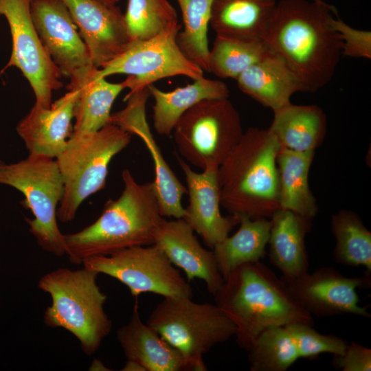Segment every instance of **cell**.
I'll return each mask as SVG.
<instances>
[{
  "label": "cell",
  "mask_w": 371,
  "mask_h": 371,
  "mask_svg": "<svg viewBox=\"0 0 371 371\" xmlns=\"http://www.w3.org/2000/svg\"><path fill=\"white\" fill-rule=\"evenodd\" d=\"M336 13L323 0H281L262 37L304 91H318L335 73L342 55V43L332 24Z\"/></svg>",
  "instance_id": "obj_1"
},
{
  "label": "cell",
  "mask_w": 371,
  "mask_h": 371,
  "mask_svg": "<svg viewBox=\"0 0 371 371\" xmlns=\"http://www.w3.org/2000/svg\"><path fill=\"white\" fill-rule=\"evenodd\" d=\"M214 297L215 304L236 326L237 344L247 352L270 327L315 323L282 280L260 261L236 268Z\"/></svg>",
  "instance_id": "obj_2"
},
{
  "label": "cell",
  "mask_w": 371,
  "mask_h": 371,
  "mask_svg": "<svg viewBox=\"0 0 371 371\" xmlns=\"http://www.w3.org/2000/svg\"><path fill=\"white\" fill-rule=\"evenodd\" d=\"M122 177V194L106 203L93 223L78 232L63 234L65 254L73 264H82L91 256L154 243L164 218L153 182L139 183L127 169L123 170Z\"/></svg>",
  "instance_id": "obj_3"
},
{
  "label": "cell",
  "mask_w": 371,
  "mask_h": 371,
  "mask_svg": "<svg viewBox=\"0 0 371 371\" xmlns=\"http://www.w3.org/2000/svg\"><path fill=\"white\" fill-rule=\"evenodd\" d=\"M280 148L269 128L251 127L243 133L217 170L221 205L230 214L270 218L280 209Z\"/></svg>",
  "instance_id": "obj_4"
},
{
  "label": "cell",
  "mask_w": 371,
  "mask_h": 371,
  "mask_svg": "<svg viewBox=\"0 0 371 371\" xmlns=\"http://www.w3.org/2000/svg\"><path fill=\"white\" fill-rule=\"evenodd\" d=\"M98 275L84 267L59 268L43 276L38 284L52 299L44 314L45 325L70 332L88 356L98 350L112 326L104 308L106 295L97 284Z\"/></svg>",
  "instance_id": "obj_5"
},
{
  "label": "cell",
  "mask_w": 371,
  "mask_h": 371,
  "mask_svg": "<svg viewBox=\"0 0 371 371\" xmlns=\"http://www.w3.org/2000/svg\"><path fill=\"white\" fill-rule=\"evenodd\" d=\"M131 135L111 122L94 133L71 134L55 159L64 186L58 220L73 221L82 202L104 189L111 161L129 144Z\"/></svg>",
  "instance_id": "obj_6"
},
{
  "label": "cell",
  "mask_w": 371,
  "mask_h": 371,
  "mask_svg": "<svg viewBox=\"0 0 371 371\" xmlns=\"http://www.w3.org/2000/svg\"><path fill=\"white\" fill-rule=\"evenodd\" d=\"M146 324L179 350L194 371H206L203 355L234 336L236 330L216 304L197 303L188 297H164Z\"/></svg>",
  "instance_id": "obj_7"
},
{
  "label": "cell",
  "mask_w": 371,
  "mask_h": 371,
  "mask_svg": "<svg viewBox=\"0 0 371 371\" xmlns=\"http://www.w3.org/2000/svg\"><path fill=\"white\" fill-rule=\"evenodd\" d=\"M0 184L10 186L25 196L33 219L26 218L38 245L57 256L65 254L63 234L57 223V208L64 192L63 181L54 159L36 155L16 163L0 159Z\"/></svg>",
  "instance_id": "obj_8"
},
{
  "label": "cell",
  "mask_w": 371,
  "mask_h": 371,
  "mask_svg": "<svg viewBox=\"0 0 371 371\" xmlns=\"http://www.w3.org/2000/svg\"><path fill=\"white\" fill-rule=\"evenodd\" d=\"M240 115L226 98L205 100L187 111L173 129L180 155L202 170L217 168L243 134Z\"/></svg>",
  "instance_id": "obj_9"
},
{
  "label": "cell",
  "mask_w": 371,
  "mask_h": 371,
  "mask_svg": "<svg viewBox=\"0 0 371 371\" xmlns=\"http://www.w3.org/2000/svg\"><path fill=\"white\" fill-rule=\"evenodd\" d=\"M83 267L111 276L135 297L153 293L164 297H192V289L155 244L124 248L85 258Z\"/></svg>",
  "instance_id": "obj_10"
},
{
  "label": "cell",
  "mask_w": 371,
  "mask_h": 371,
  "mask_svg": "<svg viewBox=\"0 0 371 371\" xmlns=\"http://www.w3.org/2000/svg\"><path fill=\"white\" fill-rule=\"evenodd\" d=\"M181 28L179 24L153 38L131 42L122 54L99 69L100 76L126 74L122 83L130 92L167 77L184 76L193 80L203 77V71L188 59L177 45Z\"/></svg>",
  "instance_id": "obj_11"
},
{
  "label": "cell",
  "mask_w": 371,
  "mask_h": 371,
  "mask_svg": "<svg viewBox=\"0 0 371 371\" xmlns=\"http://www.w3.org/2000/svg\"><path fill=\"white\" fill-rule=\"evenodd\" d=\"M32 0H0V15L9 25L12 36L10 60L0 74L11 67L21 70L34 91L37 106L49 108L53 91L63 87V76L45 50L34 27Z\"/></svg>",
  "instance_id": "obj_12"
},
{
  "label": "cell",
  "mask_w": 371,
  "mask_h": 371,
  "mask_svg": "<svg viewBox=\"0 0 371 371\" xmlns=\"http://www.w3.org/2000/svg\"><path fill=\"white\" fill-rule=\"evenodd\" d=\"M299 304L313 317L352 314L370 317L359 304L358 288L371 284L370 273L348 278L333 267H324L293 279L280 278Z\"/></svg>",
  "instance_id": "obj_13"
},
{
  "label": "cell",
  "mask_w": 371,
  "mask_h": 371,
  "mask_svg": "<svg viewBox=\"0 0 371 371\" xmlns=\"http://www.w3.org/2000/svg\"><path fill=\"white\" fill-rule=\"evenodd\" d=\"M30 12L42 44L62 75L71 79L93 66L88 49L63 0H32Z\"/></svg>",
  "instance_id": "obj_14"
},
{
  "label": "cell",
  "mask_w": 371,
  "mask_h": 371,
  "mask_svg": "<svg viewBox=\"0 0 371 371\" xmlns=\"http://www.w3.org/2000/svg\"><path fill=\"white\" fill-rule=\"evenodd\" d=\"M148 87L129 92L125 98L126 106L111 114V122L131 135L139 137L148 150L154 163L153 181L161 214L164 217L183 218L186 209L182 205L183 194L188 192L164 159L146 120V106L150 96Z\"/></svg>",
  "instance_id": "obj_15"
},
{
  "label": "cell",
  "mask_w": 371,
  "mask_h": 371,
  "mask_svg": "<svg viewBox=\"0 0 371 371\" xmlns=\"http://www.w3.org/2000/svg\"><path fill=\"white\" fill-rule=\"evenodd\" d=\"M85 43L93 67L101 69L130 44L124 14L100 0H63Z\"/></svg>",
  "instance_id": "obj_16"
},
{
  "label": "cell",
  "mask_w": 371,
  "mask_h": 371,
  "mask_svg": "<svg viewBox=\"0 0 371 371\" xmlns=\"http://www.w3.org/2000/svg\"><path fill=\"white\" fill-rule=\"evenodd\" d=\"M177 159L186 178L189 204L183 219L209 247H214L239 224L234 215L224 216L220 211V192L217 168H207L196 172L178 155Z\"/></svg>",
  "instance_id": "obj_17"
},
{
  "label": "cell",
  "mask_w": 371,
  "mask_h": 371,
  "mask_svg": "<svg viewBox=\"0 0 371 371\" xmlns=\"http://www.w3.org/2000/svg\"><path fill=\"white\" fill-rule=\"evenodd\" d=\"M194 232L183 218H164L155 233L153 244L161 248L172 265L184 271L188 281L202 280L207 291L214 295L224 280L213 251L203 247Z\"/></svg>",
  "instance_id": "obj_18"
},
{
  "label": "cell",
  "mask_w": 371,
  "mask_h": 371,
  "mask_svg": "<svg viewBox=\"0 0 371 371\" xmlns=\"http://www.w3.org/2000/svg\"><path fill=\"white\" fill-rule=\"evenodd\" d=\"M78 95L76 89H70L49 108L34 104L19 122L16 131L30 155L56 159L64 150L73 133L71 120Z\"/></svg>",
  "instance_id": "obj_19"
},
{
  "label": "cell",
  "mask_w": 371,
  "mask_h": 371,
  "mask_svg": "<svg viewBox=\"0 0 371 371\" xmlns=\"http://www.w3.org/2000/svg\"><path fill=\"white\" fill-rule=\"evenodd\" d=\"M117 339L127 360L146 371H194L179 350L141 320L136 308L130 321L117 330Z\"/></svg>",
  "instance_id": "obj_20"
},
{
  "label": "cell",
  "mask_w": 371,
  "mask_h": 371,
  "mask_svg": "<svg viewBox=\"0 0 371 371\" xmlns=\"http://www.w3.org/2000/svg\"><path fill=\"white\" fill-rule=\"evenodd\" d=\"M270 221L268 244L271 263L281 271L284 279L307 273L309 262L304 238L311 220L290 210L279 209Z\"/></svg>",
  "instance_id": "obj_21"
},
{
  "label": "cell",
  "mask_w": 371,
  "mask_h": 371,
  "mask_svg": "<svg viewBox=\"0 0 371 371\" xmlns=\"http://www.w3.org/2000/svg\"><path fill=\"white\" fill-rule=\"evenodd\" d=\"M105 78L100 76L99 69L93 66L70 79L68 89L78 91L72 133H94L111 122L112 105L125 87L122 82L111 83Z\"/></svg>",
  "instance_id": "obj_22"
},
{
  "label": "cell",
  "mask_w": 371,
  "mask_h": 371,
  "mask_svg": "<svg viewBox=\"0 0 371 371\" xmlns=\"http://www.w3.org/2000/svg\"><path fill=\"white\" fill-rule=\"evenodd\" d=\"M236 80L241 91L273 111L290 104L295 93L304 91L292 71L271 51Z\"/></svg>",
  "instance_id": "obj_23"
},
{
  "label": "cell",
  "mask_w": 371,
  "mask_h": 371,
  "mask_svg": "<svg viewBox=\"0 0 371 371\" xmlns=\"http://www.w3.org/2000/svg\"><path fill=\"white\" fill-rule=\"evenodd\" d=\"M277 0H213L210 25L216 35L262 41Z\"/></svg>",
  "instance_id": "obj_24"
},
{
  "label": "cell",
  "mask_w": 371,
  "mask_h": 371,
  "mask_svg": "<svg viewBox=\"0 0 371 371\" xmlns=\"http://www.w3.org/2000/svg\"><path fill=\"white\" fill-rule=\"evenodd\" d=\"M148 89L155 100L153 106L154 127L161 135H170L181 117L199 102L226 98L229 94L223 82L204 77L171 91H164L153 85L148 86Z\"/></svg>",
  "instance_id": "obj_25"
},
{
  "label": "cell",
  "mask_w": 371,
  "mask_h": 371,
  "mask_svg": "<svg viewBox=\"0 0 371 371\" xmlns=\"http://www.w3.org/2000/svg\"><path fill=\"white\" fill-rule=\"evenodd\" d=\"M326 125L325 114L319 106L290 103L273 111L269 130L282 148L315 151L324 137Z\"/></svg>",
  "instance_id": "obj_26"
},
{
  "label": "cell",
  "mask_w": 371,
  "mask_h": 371,
  "mask_svg": "<svg viewBox=\"0 0 371 371\" xmlns=\"http://www.w3.org/2000/svg\"><path fill=\"white\" fill-rule=\"evenodd\" d=\"M315 151L298 152L281 147L277 155L280 209L312 220L317 212L310 190L308 172Z\"/></svg>",
  "instance_id": "obj_27"
},
{
  "label": "cell",
  "mask_w": 371,
  "mask_h": 371,
  "mask_svg": "<svg viewBox=\"0 0 371 371\" xmlns=\"http://www.w3.org/2000/svg\"><path fill=\"white\" fill-rule=\"evenodd\" d=\"M240 227L231 236L217 243L213 249L218 270L223 278L238 267L259 262L266 255L271 221L261 218L251 219L240 216Z\"/></svg>",
  "instance_id": "obj_28"
},
{
  "label": "cell",
  "mask_w": 371,
  "mask_h": 371,
  "mask_svg": "<svg viewBox=\"0 0 371 371\" xmlns=\"http://www.w3.org/2000/svg\"><path fill=\"white\" fill-rule=\"evenodd\" d=\"M181 11L183 25L177 43L185 56L209 72L207 31L213 0H177Z\"/></svg>",
  "instance_id": "obj_29"
},
{
  "label": "cell",
  "mask_w": 371,
  "mask_h": 371,
  "mask_svg": "<svg viewBox=\"0 0 371 371\" xmlns=\"http://www.w3.org/2000/svg\"><path fill=\"white\" fill-rule=\"evenodd\" d=\"M331 229L336 240L333 255L340 265L363 266L371 271V233L359 216L350 211L334 215Z\"/></svg>",
  "instance_id": "obj_30"
},
{
  "label": "cell",
  "mask_w": 371,
  "mask_h": 371,
  "mask_svg": "<svg viewBox=\"0 0 371 371\" xmlns=\"http://www.w3.org/2000/svg\"><path fill=\"white\" fill-rule=\"evenodd\" d=\"M270 52L262 41H245L216 35L208 56L209 72L236 78Z\"/></svg>",
  "instance_id": "obj_31"
},
{
  "label": "cell",
  "mask_w": 371,
  "mask_h": 371,
  "mask_svg": "<svg viewBox=\"0 0 371 371\" xmlns=\"http://www.w3.org/2000/svg\"><path fill=\"white\" fill-rule=\"evenodd\" d=\"M247 352L251 371H286L300 358L286 325L265 330Z\"/></svg>",
  "instance_id": "obj_32"
},
{
  "label": "cell",
  "mask_w": 371,
  "mask_h": 371,
  "mask_svg": "<svg viewBox=\"0 0 371 371\" xmlns=\"http://www.w3.org/2000/svg\"><path fill=\"white\" fill-rule=\"evenodd\" d=\"M124 16L131 42L153 38L179 24L168 0H128Z\"/></svg>",
  "instance_id": "obj_33"
},
{
  "label": "cell",
  "mask_w": 371,
  "mask_h": 371,
  "mask_svg": "<svg viewBox=\"0 0 371 371\" xmlns=\"http://www.w3.org/2000/svg\"><path fill=\"white\" fill-rule=\"evenodd\" d=\"M297 346L300 358L315 357L322 353L341 355L348 342L336 335L322 334L313 326L295 322L286 325Z\"/></svg>",
  "instance_id": "obj_34"
},
{
  "label": "cell",
  "mask_w": 371,
  "mask_h": 371,
  "mask_svg": "<svg viewBox=\"0 0 371 371\" xmlns=\"http://www.w3.org/2000/svg\"><path fill=\"white\" fill-rule=\"evenodd\" d=\"M332 24L342 43L341 54L351 58H371V32L353 28L334 17Z\"/></svg>",
  "instance_id": "obj_35"
},
{
  "label": "cell",
  "mask_w": 371,
  "mask_h": 371,
  "mask_svg": "<svg viewBox=\"0 0 371 371\" xmlns=\"http://www.w3.org/2000/svg\"><path fill=\"white\" fill-rule=\"evenodd\" d=\"M332 364L342 371H370L371 350L352 341L343 354L333 355Z\"/></svg>",
  "instance_id": "obj_36"
},
{
  "label": "cell",
  "mask_w": 371,
  "mask_h": 371,
  "mask_svg": "<svg viewBox=\"0 0 371 371\" xmlns=\"http://www.w3.org/2000/svg\"><path fill=\"white\" fill-rule=\"evenodd\" d=\"M122 370L124 371H146L142 366L139 363L127 360L125 366L123 367Z\"/></svg>",
  "instance_id": "obj_37"
},
{
  "label": "cell",
  "mask_w": 371,
  "mask_h": 371,
  "mask_svg": "<svg viewBox=\"0 0 371 371\" xmlns=\"http://www.w3.org/2000/svg\"><path fill=\"white\" fill-rule=\"evenodd\" d=\"M107 3L115 4L119 0H100Z\"/></svg>",
  "instance_id": "obj_38"
}]
</instances>
